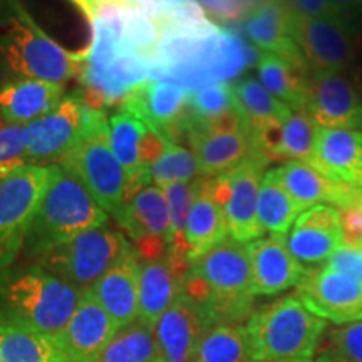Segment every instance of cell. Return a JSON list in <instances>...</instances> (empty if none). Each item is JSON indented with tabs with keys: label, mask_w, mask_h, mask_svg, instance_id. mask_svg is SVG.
<instances>
[{
	"label": "cell",
	"mask_w": 362,
	"mask_h": 362,
	"mask_svg": "<svg viewBox=\"0 0 362 362\" xmlns=\"http://www.w3.org/2000/svg\"><path fill=\"white\" fill-rule=\"evenodd\" d=\"M89 51L72 52L40 29L22 0H0V81L35 79L64 86L81 76Z\"/></svg>",
	"instance_id": "cell-1"
},
{
	"label": "cell",
	"mask_w": 362,
	"mask_h": 362,
	"mask_svg": "<svg viewBox=\"0 0 362 362\" xmlns=\"http://www.w3.org/2000/svg\"><path fill=\"white\" fill-rule=\"evenodd\" d=\"M81 293L37 262L12 264L0 272V325L57 336L81 300Z\"/></svg>",
	"instance_id": "cell-2"
},
{
	"label": "cell",
	"mask_w": 362,
	"mask_h": 362,
	"mask_svg": "<svg viewBox=\"0 0 362 362\" xmlns=\"http://www.w3.org/2000/svg\"><path fill=\"white\" fill-rule=\"evenodd\" d=\"M107 214L74 171L52 165V176L27 232L24 252L30 259L64 245L88 230L106 225Z\"/></svg>",
	"instance_id": "cell-3"
},
{
	"label": "cell",
	"mask_w": 362,
	"mask_h": 362,
	"mask_svg": "<svg viewBox=\"0 0 362 362\" xmlns=\"http://www.w3.org/2000/svg\"><path fill=\"white\" fill-rule=\"evenodd\" d=\"M327 320L312 314L297 297H284L253 312L245 324L252 361H312Z\"/></svg>",
	"instance_id": "cell-4"
},
{
	"label": "cell",
	"mask_w": 362,
	"mask_h": 362,
	"mask_svg": "<svg viewBox=\"0 0 362 362\" xmlns=\"http://www.w3.org/2000/svg\"><path fill=\"white\" fill-rule=\"evenodd\" d=\"M57 165L74 171L107 214L115 215L126 203L128 176L112 153L110 119L104 111H94L86 106L84 124L78 141Z\"/></svg>",
	"instance_id": "cell-5"
},
{
	"label": "cell",
	"mask_w": 362,
	"mask_h": 362,
	"mask_svg": "<svg viewBox=\"0 0 362 362\" xmlns=\"http://www.w3.org/2000/svg\"><path fill=\"white\" fill-rule=\"evenodd\" d=\"M206 284L210 312L216 325L237 324L252 315V264L247 243L232 237L189 264Z\"/></svg>",
	"instance_id": "cell-6"
},
{
	"label": "cell",
	"mask_w": 362,
	"mask_h": 362,
	"mask_svg": "<svg viewBox=\"0 0 362 362\" xmlns=\"http://www.w3.org/2000/svg\"><path fill=\"white\" fill-rule=\"evenodd\" d=\"M131 250L128 238L106 223L44 253L35 262L84 293Z\"/></svg>",
	"instance_id": "cell-7"
},
{
	"label": "cell",
	"mask_w": 362,
	"mask_h": 362,
	"mask_svg": "<svg viewBox=\"0 0 362 362\" xmlns=\"http://www.w3.org/2000/svg\"><path fill=\"white\" fill-rule=\"evenodd\" d=\"M52 176V165H24L0 180V272L16 264Z\"/></svg>",
	"instance_id": "cell-8"
},
{
	"label": "cell",
	"mask_w": 362,
	"mask_h": 362,
	"mask_svg": "<svg viewBox=\"0 0 362 362\" xmlns=\"http://www.w3.org/2000/svg\"><path fill=\"white\" fill-rule=\"evenodd\" d=\"M293 40L312 72L352 71L359 64L354 22L346 16H293Z\"/></svg>",
	"instance_id": "cell-9"
},
{
	"label": "cell",
	"mask_w": 362,
	"mask_h": 362,
	"mask_svg": "<svg viewBox=\"0 0 362 362\" xmlns=\"http://www.w3.org/2000/svg\"><path fill=\"white\" fill-rule=\"evenodd\" d=\"M112 216L133 240L143 262L166 255L171 218L168 200L161 187L148 185L139 189Z\"/></svg>",
	"instance_id": "cell-10"
},
{
	"label": "cell",
	"mask_w": 362,
	"mask_h": 362,
	"mask_svg": "<svg viewBox=\"0 0 362 362\" xmlns=\"http://www.w3.org/2000/svg\"><path fill=\"white\" fill-rule=\"evenodd\" d=\"M297 298L312 314L334 324L362 320V284L329 267L310 269L297 287Z\"/></svg>",
	"instance_id": "cell-11"
},
{
	"label": "cell",
	"mask_w": 362,
	"mask_h": 362,
	"mask_svg": "<svg viewBox=\"0 0 362 362\" xmlns=\"http://www.w3.org/2000/svg\"><path fill=\"white\" fill-rule=\"evenodd\" d=\"M86 106L79 94L64 96L54 111L27 124V165H57L69 155L84 124Z\"/></svg>",
	"instance_id": "cell-12"
},
{
	"label": "cell",
	"mask_w": 362,
	"mask_h": 362,
	"mask_svg": "<svg viewBox=\"0 0 362 362\" xmlns=\"http://www.w3.org/2000/svg\"><path fill=\"white\" fill-rule=\"evenodd\" d=\"M305 110L319 128L362 131V101L352 71L312 72Z\"/></svg>",
	"instance_id": "cell-13"
},
{
	"label": "cell",
	"mask_w": 362,
	"mask_h": 362,
	"mask_svg": "<svg viewBox=\"0 0 362 362\" xmlns=\"http://www.w3.org/2000/svg\"><path fill=\"white\" fill-rule=\"evenodd\" d=\"M188 99L189 90L178 84L144 81L128 90L123 99V110L134 112L144 124L161 131L173 141V138L188 129Z\"/></svg>",
	"instance_id": "cell-14"
},
{
	"label": "cell",
	"mask_w": 362,
	"mask_h": 362,
	"mask_svg": "<svg viewBox=\"0 0 362 362\" xmlns=\"http://www.w3.org/2000/svg\"><path fill=\"white\" fill-rule=\"evenodd\" d=\"M269 163L264 155L253 153L248 160L226 171L230 178V194L223 206V214L228 235L237 242L250 243L264 235L257 206L262 178L265 175L264 170Z\"/></svg>",
	"instance_id": "cell-15"
},
{
	"label": "cell",
	"mask_w": 362,
	"mask_h": 362,
	"mask_svg": "<svg viewBox=\"0 0 362 362\" xmlns=\"http://www.w3.org/2000/svg\"><path fill=\"white\" fill-rule=\"evenodd\" d=\"M247 248L252 264L253 296H277L298 287L310 270L292 255L285 235L270 233L247 243Z\"/></svg>",
	"instance_id": "cell-16"
},
{
	"label": "cell",
	"mask_w": 362,
	"mask_h": 362,
	"mask_svg": "<svg viewBox=\"0 0 362 362\" xmlns=\"http://www.w3.org/2000/svg\"><path fill=\"white\" fill-rule=\"evenodd\" d=\"M344 245L342 214L332 205H315L302 211L287 237V247L302 265L327 262Z\"/></svg>",
	"instance_id": "cell-17"
},
{
	"label": "cell",
	"mask_w": 362,
	"mask_h": 362,
	"mask_svg": "<svg viewBox=\"0 0 362 362\" xmlns=\"http://www.w3.org/2000/svg\"><path fill=\"white\" fill-rule=\"evenodd\" d=\"M215 320L200 305L180 293L155 325L163 362H189L203 336L215 327Z\"/></svg>",
	"instance_id": "cell-18"
},
{
	"label": "cell",
	"mask_w": 362,
	"mask_h": 362,
	"mask_svg": "<svg viewBox=\"0 0 362 362\" xmlns=\"http://www.w3.org/2000/svg\"><path fill=\"white\" fill-rule=\"evenodd\" d=\"M117 330L115 320L88 291L81 296L69 322L56 337L71 362H94Z\"/></svg>",
	"instance_id": "cell-19"
},
{
	"label": "cell",
	"mask_w": 362,
	"mask_h": 362,
	"mask_svg": "<svg viewBox=\"0 0 362 362\" xmlns=\"http://www.w3.org/2000/svg\"><path fill=\"white\" fill-rule=\"evenodd\" d=\"M272 171L300 211L320 205L322 202L346 210L362 200V188L325 178L307 161L292 160Z\"/></svg>",
	"instance_id": "cell-20"
},
{
	"label": "cell",
	"mask_w": 362,
	"mask_h": 362,
	"mask_svg": "<svg viewBox=\"0 0 362 362\" xmlns=\"http://www.w3.org/2000/svg\"><path fill=\"white\" fill-rule=\"evenodd\" d=\"M307 163L325 178L362 188V131L319 128Z\"/></svg>",
	"instance_id": "cell-21"
},
{
	"label": "cell",
	"mask_w": 362,
	"mask_h": 362,
	"mask_svg": "<svg viewBox=\"0 0 362 362\" xmlns=\"http://www.w3.org/2000/svg\"><path fill=\"white\" fill-rule=\"evenodd\" d=\"M188 270V260L176 259L170 253L143 262L139 270V319L155 327L180 297Z\"/></svg>",
	"instance_id": "cell-22"
},
{
	"label": "cell",
	"mask_w": 362,
	"mask_h": 362,
	"mask_svg": "<svg viewBox=\"0 0 362 362\" xmlns=\"http://www.w3.org/2000/svg\"><path fill=\"white\" fill-rule=\"evenodd\" d=\"M139 270L141 264L133 248L90 288L119 329L139 317Z\"/></svg>",
	"instance_id": "cell-23"
},
{
	"label": "cell",
	"mask_w": 362,
	"mask_h": 362,
	"mask_svg": "<svg viewBox=\"0 0 362 362\" xmlns=\"http://www.w3.org/2000/svg\"><path fill=\"white\" fill-rule=\"evenodd\" d=\"M187 136L200 166V173L206 178H215L233 170L240 163L248 160L253 153H257L250 128L233 131V133H206V131L189 128Z\"/></svg>",
	"instance_id": "cell-24"
},
{
	"label": "cell",
	"mask_w": 362,
	"mask_h": 362,
	"mask_svg": "<svg viewBox=\"0 0 362 362\" xmlns=\"http://www.w3.org/2000/svg\"><path fill=\"white\" fill-rule=\"evenodd\" d=\"M247 39L262 51L285 59H300V49L293 40V16L282 0H264L243 19Z\"/></svg>",
	"instance_id": "cell-25"
},
{
	"label": "cell",
	"mask_w": 362,
	"mask_h": 362,
	"mask_svg": "<svg viewBox=\"0 0 362 362\" xmlns=\"http://www.w3.org/2000/svg\"><path fill=\"white\" fill-rule=\"evenodd\" d=\"M64 86L22 79L0 86V116L6 123L30 124L54 111L62 101Z\"/></svg>",
	"instance_id": "cell-26"
},
{
	"label": "cell",
	"mask_w": 362,
	"mask_h": 362,
	"mask_svg": "<svg viewBox=\"0 0 362 362\" xmlns=\"http://www.w3.org/2000/svg\"><path fill=\"white\" fill-rule=\"evenodd\" d=\"M211 178L198 180V192L189 210L185 242H187V259L189 264L198 260L228 238L223 208L211 197Z\"/></svg>",
	"instance_id": "cell-27"
},
{
	"label": "cell",
	"mask_w": 362,
	"mask_h": 362,
	"mask_svg": "<svg viewBox=\"0 0 362 362\" xmlns=\"http://www.w3.org/2000/svg\"><path fill=\"white\" fill-rule=\"evenodd\" d=\"M148 126L141 117L128 110H121L110 117V139L116 160L128 176L126 202H129L139 189L148 187L149 170L144 168L141 144Z\"/></svg>",
	"instance_id": "cell-28"
},
{
	"label": "cell",
	"mask_w": 362,
	"mask_h": 362,
	"mask_svg": "<svg viewBox=\"0 0 362 362\" xmlns=\"http://www.w3.org/2000/svg\"><path fill=\"white\" fill-rule=\"evenodd\" d=\"M309 64L304 57L285 59L277 54L264 52L260 56L259 81L275 98L287 104L292 111L307 107L309 98Z\"/></svg>",
	"instance_id": "cell-29"
},
{
	"label": "cell",
	"mask_w": 362,
	"mask_h": 362,
	"mask_svg": "<svg viewBox=\"0 0 362 362\" xmlns=\"http://www.w3.org/2000/svg\"><path fill=\"white\" fill-rule=\"evenodd\" d=\"M0 362H71L56 336L0 325Z\"/></svg>",
	"instance_id": "cell-30"
},
{
	"label": "cell",
	"mask_w": 362,
	"mask_h": 362,
	"mask_svg": "<svg viewBox=\"0 0 362 362\" xmlns=\"http://www.w3.org/2000/svg\"><path fill=\"white\" fill-rule=\"evenodd\" d=\"M238 111L245 117L250 131H259L267 124H284L292 115L287 104L264 88L260 81L245 78L233 86Z\"/></svg>",
	"instance_id": "cell-31"
},
{
	"label": "cell",
	"mask_w": 362,
	"mask_h": 362,
	"mask_svg": "<svg viewBox=\"0 0 362 362\" xmlns=\"http://www.w3.org/2000/svg\"><path fill=\"white\" fill-rule=\"evenodd\" d=\"M160 357L156 332L153 325L136 319L117 330L94 362H153Z\"/></svg>",
	"instance_id": "cell-32"
},
{
	"label": "cell",
	"mask_w": 362,
	"mask_h": 362,
	"mask_svg": "<svg viewBox=\"0 0 362 362\" xmlns=\"http://www.w3.org/2000/svg\"><path fill=\"white\" fill-rule=\"evenodd\" d=\"M300 208L292 200L291 194L285 192L274 171L269 170L262 178L259 192V223L264 232L285 235L293 226L300 215Z\"/></svg>",
	"instance_id": "cell-33"
},
{
	"label": "cell",
	"mask_w": 362,
	"mask_h": 362,
	"mask_svg": "<svg viewBox=\"0 0 362 362\" xmlns=\"http://www.w3.org/2000/svg\"><path fill=\"white\" fill-rule=\"evenodd\" d=\"M252 361L245 325L218 324L211 327L194 349L189 362Z\"/></svg>",
	"instance_id": "cell-34"
},
{
	"label": "cell",
	"mask_w": 362,
	"mask_h": 362,
	"mask_svg": "<svg viewBox=\"0 0 362 362\" xmlns=\"http://www.w3.org/2000/svg\"><path fill=\"white\" fill-rule=\"evenodd\" d=\"M161 33L160 19L149 17L141 7H124L119 51L134 52L153 61L158 54Z\"/></svg>",
	"instance_id": "cell-35"
},
{
	"label": "cell",
	"mask_w": 362,
	"mask_h": 362,
	"mask_svg": "<svg viewBox=\"0 0 362 362\" xmlns=\"http://www.w3.org/2000/svg\"><path fill=\"white\" fill-rule=\"evenodd\" d=\"M198 180L178 181V183H171L166 185V187H161L163 192H165L166 200H168L171 218L168 250H166V253L176 257V259L188 260L185 230H187L189 210H192L194 197H197L198 192Z\"/></svg>",
	"instance_id": "cell-36"
},
{
	"label": "cell",
	"mask_w": 362,
	"mask_h": 362,
	"mask_svg": "<svg viewBox=\"0 0 362 362\" xmlns=\"http://www.w3.org/2000/svg\"><path fill=\"white\" fill-rule=\"evenodd\" d=\"M233 110H238V106L232 84H228L226 81H215V83L202 86V88L189 90L188 128L194 124L208 123V121Z\"/></svg>",
	"instance_id": "cell-37"
},
{
	"label": "cell",
	"mask_w": 362,
	"mask_h": 362,
	"mask_svg": "<svg viewBox=\"0 0 362 362\" xmlns=\"http://www.w3.org/2000/svg\"><path fill=\"white\" fill-rule=\"evenodd\" d=\"M319 126L315 124L314 117L307 110L293 111L291 117L285 121L282 129V141L274 160H298L307 161L314 151Z\"/></svg>",
	"instance_id": "cell-38"
},
{
	"label": "cell",
	"mask_w": 362,
	"mask_h": 362,
	"mask_svg": "<svg viewBox=\"0 0 362 362\" xmlns=\"http://www.w3.org/2000/svg\"><path fill=\"white\" fill-rule=\"evenodd\" d=\"M315 362H362V320L325 330Z\"/></svg>",
	"instance_id": "cell-39"
},
{
	"label": "cell",
	"mask_w": 362,
	"mask_h": 362,
	"mask_svg": "<svg viewBox=\"0 0 362 362\" xmlns=\"http://www.w3.org/2000/svg\"><path fill=\"white\" fill-rule=\"evenodd\" d=\"M200 166L189 149L171 141L165 153L149 166V180L156 187L200 178Z\"/></svg>",
	"instance_id": "cell-40"
},
{
	"label": "cell",
	"mask_w": 362,
	"mask_h": 362,
	"mask_svg": "<svg viewBox=\"0 0 362 362\" xmlns=\"http://www.w3.org/2000/svg\"><path fill=\"white\" fill-rule=\"evenodd\" d=\"M27 144L29 129L25 124L6 123L0 126V180L27 165Z\"/></svg>",
	"instance_id": "cell-41"
},
{
	"label": "cell",
	"mask_w": 362,
	"mask_h": 362,
	"mask_svg": "<svg viewBox=\"0 0 362 362\" xmlns=\"http://www.w3.org/2000/svg\"><path fill=\"white\" fill-rule=\"evenodd\" d=\"M149 69H151V61L148 59L134 52L117 51L110 69H107V78L116 89L128 94L129 89L146 81Z\"/></svg>",
	"instance_id": "cell-42"
},
{
	"label": "cell",
	"mask_w": 362,
	"mask_h": 362,
	"mask_svg": "<svg viewBox=\"0 0 362 362\" xmlns=\"http://www.w3.org/2000/svg\"><path fill=\"white\" fill-rule=\"evenodd\" d=\"M325 267L342 272V274L349 275V277L362 284V245H347V243H344L342 247H339L330 255Z\"/></svg>",
	"instance_id": "cell-43"
},
{
	"label": "cell",
	"mask_w": 362,
	"mask_h": 362,
	"mask_svg": "<svg viewBox=\"0 0 362 362\" xmlns=\"http://www.w3.org/2000/svg\"><path fill=\"white\" fill-rule=\"evenodd\" d=\"M296 17H334L342 16L330 0H282Z\"/></svg>",
	"instance_id": "cell-44"
},
{
	"label": "cell",
	"mask_w": 362,
	"mask_h": 362,
	"mask_svg": "<svg viewBox=\"0 0 362 362\" xmlns=\"http://www.w3.org/2000/svg\"><path fill=\"white\" fill-rule=\"evenodd\" d=\"M344 243L362 245V200L354 206L341 210Z\"/></svg>",
	"instance_id": "cell-45"
},
{
	"label": "cell",
	"mask_w": 362,
	"mask_h": 362,
	"mask_svg": "<svg viewBox=\"0 0 362 362\" xmlns=\"http://www.w3.org/2000/svg\"><path fill=\"white\" fill-rule=\"evenodd\" d=\"M342 16H357L362 12V0H330Z\"/></svg>",
	"instance_id": "cell-46"
},
{
	"label": "cell",
	"mask_w": 362,
	"mask_h": 362,
	"mask_svg": "<svg viewBox=\"0 0 362 362\" xmlns=\"http://www.w3.org/2000/svg\"><path fill=\"white\" fill-rule=\"evenodd\" d=\"M354 29H356V44H357V57H359V64L362 66V12L354 17Z\"/></svg>",
	"instance_id": "cell-47"
},
{
	"label": "cell",
	"mask_w": 362,
	"mask_h": 362,
	"mask_svg": "<svg viewBox=\"0 0 362 362\" xmlns=\"http://www.w3.org/2000/svg\"><path fill=\"white\" fill-rule=\"evenodd\" d=\"M352 76H354L357 90H359V96L362 101V66H356L354 69H352Z\"/></svg>",
	"instance_id": "cell-48"
},
{
	"label": "cell",
	"mask_w": 362,
	"mask_h": 362,
	"mask_svg": "<svg viewBox=\"0 0 362 362\" xmlns=\"http://www.w3.org/2000/svg\"><path fill=\"white\" fill-rule=\"evenodd\" d=\"M248 362H312V361H248Z\"/></svg>",
	"instance_id": "cell-49"
},
{
	"label": "cell",
	"mask_w": 362,
	"mask_h": 362,
	"mask_svg": "<svg viewBox=\"0 0 362 362\" xmlns=\"http://www.w3.org/2000/svg\"><path fill=\"white\" fill-rule=\"evenodd\" d=\"M153 362H163V359H161V357H158V359H155Z\"/></svg>",
	"instance_id": "cell-50"
}]
</instances>
